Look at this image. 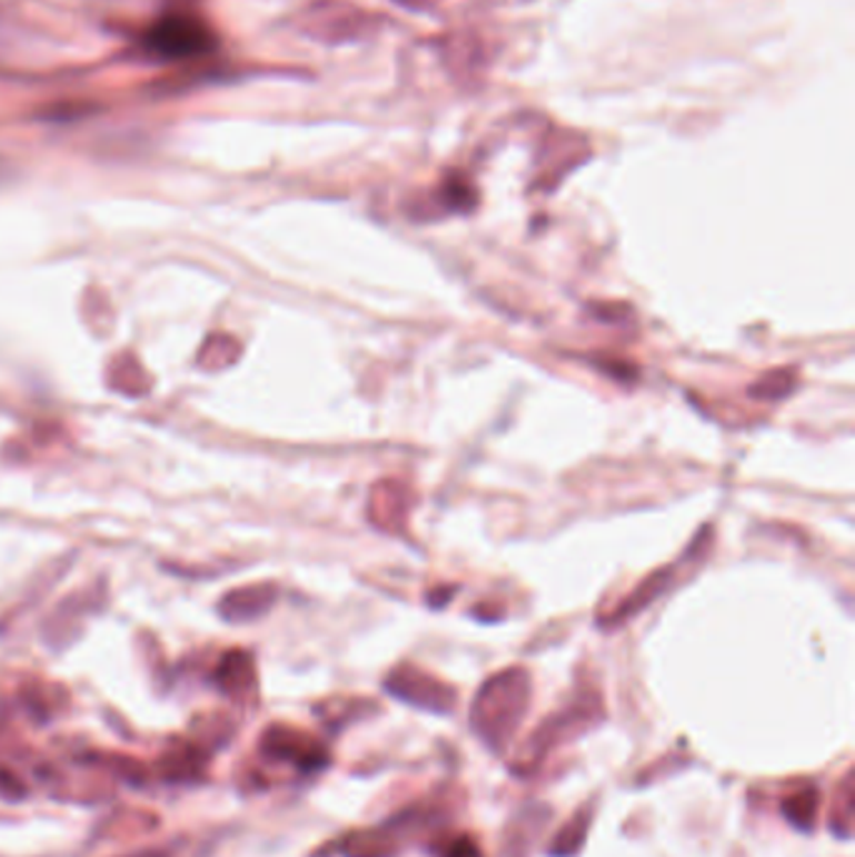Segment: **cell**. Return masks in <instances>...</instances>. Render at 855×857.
Wrapping results in <instances>:
<instances>
[{"label": "cell", "mask_w": 855, "mask_h": 857, "mask_svg": "<svg viewBox=\"0 0 855 857\" xmlns=\"http://www.w3.org/2000/svg\"><path fill=\"white\" fill-rule=\"evenodd\" d=\"M675 571H677V567H665V569L655 571V575L647 577L645 582L635 589L633 597H627L625 602L617 607L613 615H609L607 619H603V625H620V622H625V619H630L633 615L643 612V609L650 605L653 599L660 597L665 589H670Z\"/></svg>", "instance_id": "5b68a950"}, {"label": "cell", "mask_w": 855, "mask_h": 857, "mask_svg": "<svg viewBox=\"0 0 855 857\" xmlns=\"http://www.w3.org/2000/svg\"><path fill=\"white\" fill-rule=\"evenodd\" d=\"M385 689L389 695L407 705H415L419 709L437 715H449L457 705V692L449 685L439 682L437 677L427 675L425 669L401 665L391 669L389 677L385 679Z\"/></svg>", "instance_id": "3957f363"}, {"label": "cell", "mask_w": 855, "mask_h": 857, "mask_svg": "<svg viewBox=\"0 0 855 857\" xmlns=\"http://www.w3.org/2000/svg\"><path fill=\"white\" fill-rule=\"evenodd\" d=\"M587 830H589V807L569 817V823L557 833L553 847H549V855L569 857L579 853V847H583L587 840Z\"/></svg>", "instance_id": "9c48e42d"}, {"label": "cell", "mask_w": 855, "mask_h": 857, "mask_svg": "<svg viewBox=\"0 0 855 857\" xmlns=\"http://www.w3.org/2000/svg\"><path fill=\"white\" fill-rule=\"evenodd\" d=\"M818 800L821 795L815 787H803V790L791 795L788 800L783 803V815L788 817L793 827H798L803 833H811L815 825V815H818Z\"/></svg>", "instance_id": "ba28073f"}, {"label": "cell", "mask_w": 855, "mask_h": 857, "mask_svg": "<svg viewBox=\"0 0 855 857\" xmlns=\"http://www.w3.org/2000/svg\"><path fill=\"white\" fill-rule=\"evenodd\" d=\"M439 857H481V850L477 840H471L469 835H457L447 840L445 845L437 847Z\"/></svg>", "instance_id": "7c38bea8"}, {"label": "cell", "mask_w": 855, "mask_h": 857, "mask_svg": "<svg viewBox=\"0 0 855 857\" xmlns=\"http://www.w3.org/2000/svg\"><path fill=\"white\" fill-rule=\"evenodd\" d=\"M853 773L845 775V780L841 785V795L835 800L833 815H831V827L835 835L841 837H851V823H853Z\"/></svg>", "instance_id": "30bf717a"}, {"label": "cell", "mask_w": 855, "mask_h": 857, "mask_svg": "<svg viewBox=\"0 0 855 857\" xmlns=\"http://www.w3.org/2000/svg\"><path fill=\"white\" fill-rule=\"evenodd\" d=\"M793 383H795V373L793 371H771V373H765V377L758 383H753L750 393H753V397L768 399V401L783 399V397H788V393H791Z\"/></svg>", "instance_id": "8fae6325"}, {"label": "cell", "mask_w": 855, "mask_h": 857, "mask_svg": "<svg viewBox=\"0 0 855 857\" xmlns=\"http://www.w3.org/2000/svg\"><path fill=\"white\" fill-rule=\"evenodd\" d=\"M277 599V587L271 585H257V587H241L231 592L229 597L221 602V615L226 619H233V622H241V619H253L274 605Z\"/></svg>", "instance_id": "8992f818"}, {"label": "cell", "mask_w": 855, "mask_h": 857, "mask_svg": "<svg viewBox=\"0 0 855 857\" xmlns=\"http://www.w3.org/2000/svg\"><path fill=\"white\" fill-rule=\"evenodd\" d=\"M599 715H603L599 697L585 695L579 697L577 702L567 705L563 712L547 717V720L539 725V730L529 737V743L519 750V757L515 763L517 773H533L557 745H563L565 740H573V737L589 730Z\"/></svg>", "instance_id": "7a4b0ae2"}, {"label": "cell", "mask_w": 855, "mask_h": 857, "mask_svg": "<svg viewBox=\"0 0 855 857\" xmlns=\"http://www.w3.org/2000/svg\"><path fill=\"white\" fill-rule=\"evenodd\" d=\"M146 43L163 58H191L209 51L211 36L203 26L189 21V18H169L151 28Z\"/></svg>", "instance_id": "277c9868"}, {"label": "cell", "mask_w": 855, "mask_h": 857, "mask_svg": "<svg viewBox=\"0 0 855 857\" xmlns=\"http://www.w3.org/2000/svg\"><path fill=\"white\" fill-rule=\"evenodd\" d=\"M545 823H547V810H543V807L537 805L527 807V810L517 817V823H513V830L505 835L503 857H525L529 843L539 835Z\"/></svg>", "instance_id": "52a82bcc"}, {"label": "cell", "mask_w": 855, "mask_h": 857, "mask_svg": "<svg viewBox=\"0 0 855 857\" xmlns=\"http://www.w3.org/2000/svg\"><path fill=\"white\" fill-rule=\"evenodd\" d=\"M533 695V679L523 667H509L481 685L471 705V730L489 750L503 753L525 720Z\"/></svg>", "instance_id": "6da1fadb"}]
</instances>
